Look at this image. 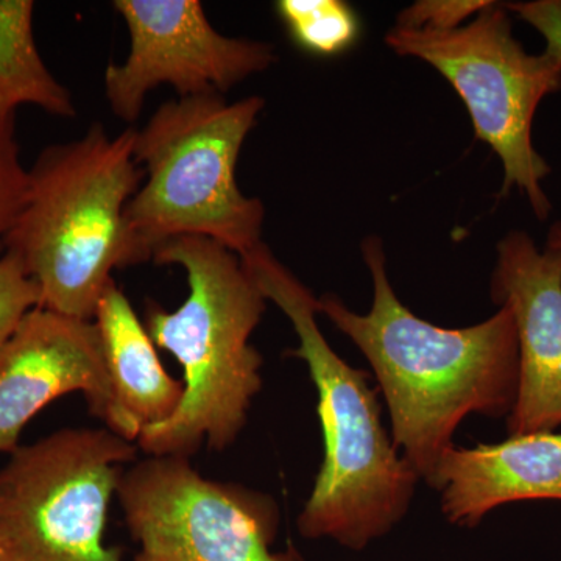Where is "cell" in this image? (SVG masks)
Masks as SVG:
<instances>
[{"instance_id":"cell-6","label":"cell","mask_w":561,"mask_h":561,"mask_svg":"<svg viewBox=\"0 0 561 561\" xmlns=\"http://www.w3.org/2000/svg\"><path fill=\"white\" fill-rule=\"evenodd\" d=\"M540 28L548 49L527 54L512 33L507 10L490 2L468 24L446 32L394 27L387 46L438 70L467 105L476 138L489 144L504 169L501 195L518 187L538 219L552 206L541 183L551 173L531 142V122L546 95L561 90V2L515 9Z\"/></svg>"},{"instance_id":"cell-2","label":"cell","mask_w":561,"mask_h":561,"mask_svg":"<svg viewBox=\"0 0 561 561\" xmlns=\"http://www.w3.org/2000/svg\"><path fill=\"white\" fill-rule=\"evenodd\" d=\"M267 301L290 320L298 337L287 356L306 362L317 389L324 456L298 529L362 551L408 515L420 476L394 448L370 375L331 348L317 323L319 298L284 267L265 243L241 257Z\"/></svg>"},{"instance_id":"cell-14","label":"cell","mask_w":561,"mask_h":561,"mask_svg":"<svg viewBox=\"0 0 561 561\" xmlns=\"http://www.w3.org/2000/svg\"><path fill=\"white\" fill-rule=\"evenodd\" d=\"M32 0H0V114L35 105L51 116H77L68 88L51 76L33 32Z\"/></svg>"},{"instance_id":"cell-13","label":"cell","mask_w":561,"mask_h":561,"mask_svg":"<svg viewBox=\"0 0 561 561\" xmlns=\"http://www.w3.org/2000/svg\"><path fill=\"white\" fill-rule=\"evenodd\" d=\"M94 321L119 413L121 437L138 445L144 431L179 411L184 383L165 371L146 324L116 283L102 295Z\"/></svg>"},{"instance_id":"cell-1","label":"cell","mask_w":561,"mask_h":561,"mask_svg":"<svg viewBox=\"0 0 561 561\" xmlns=\"http://www.w3.org/2000/svg\"><path fill=\"white\" fill-rule=\"evenodd\" d=\"M371 273L370 312L356 313L337 295L319 298L323 313L370 362L389 408L391 440L427 483L454 434L471 413L507 419L518 394V335L511 309L476 327L446 330L409 311L394 294L378 238L362 243Z\"/></svg>"},{"instance_id":"cell-18","label":"cell","mask_w":561,"mask_h":561,"mask_svg":"<svg viewBox=\"0 0 561 561\" xmlns=\"http://www.w3.org/2000/svg\"><path fill=\"white\" fill-rule=\"evenodd\" d=\"M490 2L485 0H421L401 11L397 27L412 31L446 32L461 27L478 16Z\"/></svg>"},{"instance_id":"cell-20","label":"cell","mask_w":561,"mask_h":561,"mask_svg":"<svg viewBox=\"0 0 561 561\" xmlns=\"http://www.w3.org/2000/svg\"><path fill=\"white\" fill-rule=\"evenodd\" d=\"M0 561H11L9 548H7L5 540H3L2 531H0Z\"/></svg>"},{"instance_id":"cell-19","label":"cell","mask_w":561,"mask_h":561,"mask_svg":"<svg viewBox=\"0 0 561 561\" xmlns=\"http://www.w3.org/2000/svg\"><path fill=\"white\" fill-rule=\"evenodd\" d=\"M548 245L556 247L561 250V221H557L551 228L548 236Z\"/></svg>"},{"instance_id":"cell-15","label":"cell","mask_w":561,"mask_h":561,"mask_svg":"<svg viewBox=\"0 0 561 561\" xmlns=\"http://www.w3.org/2000/svg\"><path fill=\"white\" fill-rule=\"evenodd\" d=\"M276 13L295 46L316 57L348 50L359 36V21L342 0H279Z\"/></svg>"},{"instance_id":"cell-4","label":"cell","mask_w":561,"mask_h":561,"mask_svg":"<svg viewBox=\"0 0 561 561\" xmlns=\"http://www.w3.org/2000/svg\"><path fill=\"white\" fill-rule=\"evenodd\" d=\"M135 135L94 124L46 147L28 169L24 206L2 245L35 280L41 308L94 320L113 272L136 265L125 217L144 180Z\"/></svg>"},{"instance_id":"cell-3","label":"cell","mask_w":561,"mask_h":561,"mask_svg":"<svg viewBox=\"0 0 561 561\" xmlns=\"http://www.w3.org/2000/svg\"><path fill=\"white\" fill-rule=\"evenodd\" d=\"M176 265L190 295L175 311L146 306V330L157 348L180 362L184 393L171 420L140 434L147 456L191 459L202 445L224 451L238 440L262 389L264 359L250 339L267 309L238 254L203 238H180L153 254Z\"/></svg>"},{"instance_id":"cell-9","label":"cell","mask_w":561,"mask_h":561,"mask_svg":"<svg viewBox=\"0 0 561 561\" xmlns=\"http://www.w3.org/2000/svg\"><path fill=\"white\" fill-rule=\"evenodd\" d=\"M130 35L127 60L105 70L110 110L133 124L147 94L171 87L179 99L217 94L276 61L272 44L230 38L213 27L198 0H116Z\"/></svg>"},{"instance_id":"cell-12","label":"cell","mask_w":561,"mask_h":561,"mask_svg":"<svg viewBox=\"0 0 561 561\" xmlns=\"http://www.w3.org/2000/svg\"><path fill=\"white\" fill-rule=\"evenodd\" d=\"M457 526L476 527L494 508L519 501H561V434L531 432L445 453L430 482Z\"/></svg>"},{"instance_id":"cell-7","label":"cell","mask_w":561,"mask_h":561,"mask_svg":"<svg viewBox=\"0 0 561 561\" xmlns=\"http://www.w3.org/2000/svg\"><path fill=\"white\" fill-rule=\"evenodd\" d=\"M138 445L61 430L20 446L0 470V531L11 561H125L105 542L111 500Z\"/></svg>"},{"instance_id":"cell-17","label":"cell","mask_w":561,"mask_h":561,"mask_svg":"<svg viewBox=\"0 0 561 561\" xmlns=\"http://www.w3.org/2000/svg\"><path fill=\"white\" fill-rule=\"evenodd\" d=\"M41 305L35 280L0 243V345L13 334L25 313Z\"/></svg>"},{"instance_id":"cell-5","label":"cell","mask_w":561,"mask_h":561,"mask_svg":"<svg viewBox=\"0 0 561 561\" xmlns=\"http://www.w3.org/2000/svg\"><path fill=\"white\" fill-rule=\"evenodd\" d=\"M262 110L257 95L234 103L195 95L162 103L136 130L144 180L125 214L136 265L180 238L209 239L239 257L264 243V205L243 194L236 176Z\"/></svg>"},{"instance_id":"cell-11","label":"cell","mask_w":561,"mask_h":561,"mask_svg":"<svg viewBox=\"0 0 561 561\" xmlns=\"http://www.w3.org/2000/svg\"><path fill=\"white\" fill-rule=\"evenodd\" d=\"M491 297L511 309L518 335V394L511 435L561 427V250L540 251L524 231L497 243Z\"/></svg>"},{"instance_id":"cell-10","label":"cell","mask_w":561,"mask_h":561,"mask_svg":"<svg viewBox=\"0 0 561 561\" xmlns=\"http://www.w3.org/2000/svg\"><path fill=\"white\" fill-rule=\"evenodd\" d=\"M70 393L121 437L98 324L38 306L0 345V453L16 451L24 427Z\"/></svg>"},{"instance_id":"cell-8","label":"cell","mask_w":561,"mask_h":561,"mask_svg":"<svg viewBox=\"0 0 561 561\" xmlns=\"http://www.w3.org/2000/svg\"><path fill=\"white\" fill-rule=\"evenodd\" d=\"M116 496L139 545L133 561H305L295 548L272 551L271 494L203 478L186 457L147 456L122 472Z\"/></svg>"},{"instance_id":"cell-16","label":"cell","mask_w":561,"mask_h":561,"mask_svg":"<svg viewBox=\"0 0 561 561\" xmlns=\"http://www.w3.org/2000/svg\"><path fill=\"white\" fill-rule=\"evenodd\" d=\"M28 171L22 165L16 114H0V243L20 216L27 195Z\"/></svg>"}]
</instances>
